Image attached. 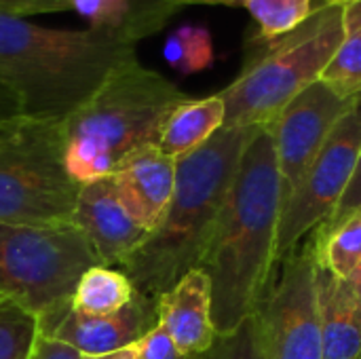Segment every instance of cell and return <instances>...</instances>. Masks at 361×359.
<instances>
[{"mask_svg":"<svg viewBox=\"0 0 361 359\" xmlns=\"http://www.w3.org/2000/svg\"><path fill=\"white\" fill-rule=\"evenodd\" d=\"M281 186L269 125L247 142L233 186L216 222L201 271L212 284L216 334L233 332L250 317L273 275Z\"/></svg>","mask_w":361,"mask_h":359,"instance_id":"1","label":"cell"},{"mask_svg":"<svg viewBox=\"0 0 361 359\" xmlns=\"http://www.w3.org/2000/svg\"><path fill=\"white\" fill-rule=\"evenodd\" d=\"M258 127H222L176 161V186L163 216L118 264L135 292L157 300L201 267L241 154Z\"/></svg>","mask_w":361,"mask_h":359,"instance_id":"2","label":"cell"},{"mask_svg":"<svg viewBox=\"0 0 361 359\" xmlns=\"http://www.w3.org/2000/svg\"><path fill=\"white\" fill-rule=\"evenodd\" d=\"M133 59L135 44L104 30H57L0 13V80L25 118L61 123Z\"/></svg>","mask_w":361,"mask_h":359,"instance_id":"3","label":"cell"},{"mask_svg":"<svg viewBox=\"0 0 361 359\" xmlns=\"http://www.w3.org/2000/svg\"><path fill=\"white\" fill-rule=\"evenodd\" d=\"M184 99L169 78L137 59L121 66L61 121L68 174L78 184L110 176L131 152L159 144L165 118Z\"/></svg>","mask_w":361,"mask_h":359,"instance_id":"4","label":"cell"},{"mask_svg":"<svg viewBox=\"0 0 361 359\" xmlns=\"http://www.w3.org/2000/svg\"><path fill=\"white\" fill-rule=\"evenodd\" d=\"M345 36V6L324 4L300 23L250 57L241 74L218 95L224 127L269 125L300 91L322 78Z\"/></svg>","mask_w":361,"mask_h":359,"instance_id":"5","label":"cell"},{"mask_svg":"<svg viewBox=\"0 0 361 359\" xmlns=\"http://www.w3.org/2000/svg\"><path fill=\"white\" fill-rule=\"evenodd\" d=\"M78 188L66 169L61 123L23 118L0 133V224L66 226Z\"/></svg>","mask_w":361,"mask_h":359,"instance_id":"6","label":"cell"},{"mask_svg":"<svg viewBox=\"0 0 361 359\" xmlns=\"http://www.w3.org/2000/svg\"><path fill=\"white\" fill-rule=\"evenodd\" d=\"M93 264L95 254L72 224H0V296L30 309L40 328L66 313L80 275Z\"/></svg>","mask_w":361,"mask_h":359,"instance_id":"7","label":"cell"},{"mask_svg":"<svg viewBox=\"0 0 361 359\" xmlns=\"http://www.w3.org/2000/svg\"><path fill=\"white\" fill-rule=\"evenodd\" d=\"M315 237L275 262L267 290L252 313L267 359H324L315 292Z\"/></svg>","mask_w":361,"mask_h":359,"instance_id":"8","label":"cell"},{"mask_svg":"<svg viewBox=\"0 0 361 359\" xmlns=\"http://www.w3.org/2000/svg\"><path fill=\"white\" fill-rule=\"evenodd\" d=\"M361 150V95L332 127L302 182L281 207L275 262L292 252L311 231H317L345 195Z\"/></svg>","mask_w":361,"mask_h":359,"instance_id":"9","label":"cell"},{"mask_svg":"<svg viewBox=\"0 0 361 359\" xmlns=\"http://www.w3.org/2000/svg\"><path fill=\"white\" fill-rule=\"evenodd\" d=\"M355 99H345L324 80H315L269 123L279 169L281 207L302 182L332 127L349 112Z\"/></svg>","mask_w":361,"mask_h":359,"instance_id":"10","label":"cell"},{"mask_svg":"<svg viewBox=\"0 0 361 359\" xmlns=\"http://www.w3.org/2000/svg\"><path fill=\"white\" fill-rule=\"evenodd\" d=\"M157 326V300L135 292L131 303L110 315H85L68 307L63 315L40 328V334L76 349L82 358H97L135 347Z\"/></svg>","mask_w":361,"mask_h":359,"instance_id":"11","label":"cell"},{"mask_svg":"<svg viewBox=\"0 0 361 359\" xmlns=\"http://www.w3.org/2000/svg\"><path fill=\"white\" fill-rule=\"evenodd\" d=\"M70 224L104 267H118L148 235L125 209L110 176L80 184Z\"/></svg>","mask_w":361,"mask_h":359,"instance_id":"12","label":"cell"},{"mask_svg":"<svg viewBox=\"0 0 361 359\" xmlns=\"http://www.w3.org/2000/svg\"><path fill=\"white\" fill-rule=\"evenodd\" d=\"M129 216L150 231L163 216L176 186V159L159 146H144L125 157L110 174Z\"/></svg>","mask_w":361,"mask_h":359,"instance_id":"13","label":"cell"},{"mask_svg":"<svg viewBox=\"0 0 361 359\" xmlns=\"http://www.w3.org/2000/svg\"><path fill=\"white\" fill-rule=\"evenodd\" d=\"M157 313L159 326L184 355H201L216 339L212 284L201 269L190 271L169 292L161 294L157 298Z\"/></svg>","mask_w":361,"mask_h":359,"instance_id":"14","label":"cell"},{"mask_svg":"<svg viewBox=\"0 0 361 359\" xmlns=\"http://www.w3.org/2000/svg\"><path fill=\"white\" fill-rule=\"evenodd\" d=\"M315 292L324 359H361V303L317 258Z\"/></svg>","mask_w":361,"mask_h":359,"instance_id":"15","label":"cell"},{"mask_svg":"<svg viewBox=\"0 0 361 359\" xmlns=\"http://www.w3.org/2000/svg\"><path fill=\"white\" fill-rule=\"evenodd\" d=\"M80 4L93 28L137 44L163 30L182 6L197 4V0H80Z\"/></svg>","mask_w":361,"mask_h":359,"instance_id":"16","label":"cell"},{"mask_svg":"<svg viewBox=\"0 0 361 359\" xmlns=\"http://www.w3.org/2000/svg\"><path fill=\"white\" fill-rule=\"evenodd\" d=\"M222 127L224 102L218 93L203 99L188 97L178 104L165 118L157 146L167 157L178 161L203 146Z\"/></svg>","mask_w":361,"mask_h":359,"instance_id":"17","label":"cell"},{"mask_svg":"<svg viewBox=\"0 0 361 359\" xmlns=\"http://www.w3.org/2000/svg\"><path fill=\"white\" fill-rule=\"evenodd\" d=\"M135 296L131 279L118 267H89L70 298V309L85 315H110Z\"/></svg>","mask_w":361,"mask_h":359,"instance_id":"18","label":"cell"},{"mask_svg":"<svg viewBox=\"0 0 361 359\" xmlns=\"http://www.w3.org/2000/svg\"><path fill=\"white\" fill-rule=\"evenodd\" d=\"M345 99L361 95V0L345 6V36L322 78Z\"/></svg>","mask_w":361,"mask_h":359,"instance_id":"19","label":"cell"},{"mask_svg":"<svg viewBox=\"0 0 361 359\" xmlns=\"http://www.w3.org/2000/svg\"><path fill=\"white\" fill-rule=\"evenodd\" d=\"M315 248L319 262L338 279H347L361 264V207L326 237H315Z\"/></svg>","mask_w":361,"mask_h":359,"instance_id":"20","label":"cell"},{"mask_svg":"<svg viewBox=\"0 0 361 359\" xmlns=\"http://www.w3.org/2000/svg\"><path fill=\"white\" fill-rule=\"evenodd\" d=\"M258 23L260 40H275L305 23L313 11V0H237Z\"/></svg>","mask_w":361,"mask_h":359,"instance_id":"21","label":"cell"},{"mask_svg":"<svg viewBox=\"0 0 361 359\" xmlns=\"http://www.w3.org/2000/svg\"><path fill=\"white\" fill-rule=\"evenodd\" d=\"M38 336V317L17 300L0 296V359H30Z\"/></svg>","mask_w":361,"mask_h":359,"instance_id":"22","label":"cell"},{"mask_svg":"<svg viewBox=\"0 0 361 359\" xmlns=\"http://www.w3.org/2000/svg\"><path fill=\"white\" fill-rule=\"evenodd\" d=\"M163 55L167 63L180 74H195L212 66L214 61V44L212 36L201 25H180L173 30L163 47Z\"/></svg>","mask_w":361,"mask_h":359,"instance_id":"23","label":"cell"},{"mask_svg":"<svg viewBox=\"0 0 361 359\" xmlns=\"http://www.w3.org/2000/svg\"><path fill=\"white\" fill-rule=\"evenodd\" d=\"M197 359H267L256 317H245L233 332L216 334L209 349H205Z\"/></svg>","mask_w":361,"mask_h":359,"instance_id":"24","label":"cell"},{"mask_svg":"<svg viewBox=\"0 0 361 359\" xmlns=\"http://www.w3.org/2000/svg\"><path fill=\"white\" fill-rule=\"evenodd\" d=\"M361 207V150H360V159H357V165H355V171H353V178L345 190V195L341 197L334 214L317 229L313 231L315 237H326L328 233H332L338 224H343L353 212H357Z\"/></svg>","mask_w":361,"mask_h":359,"instance_id":"25","label":"cell"},{"mask_svg":"<svg viewBox=\"0 0 361 359\" xmlns=\"http://www.w3.org/2000/svg\"><path fill=\"white\" fill-rule=\"evenodd\" d=\"M133 359H197L190 355H184L173 341L169 339V334L157 326L152 332H148L135 347H133Z\"/></svg>","mask_w":361,"mask_h":359,"instance_id":"26","label":"cell"},{"mask_svg":"<svg viewBox=\"0 0 361 359\" xmlns=\"http://www.w3.org/2000/svg\"><path fill=\"white\" fill-rule=\"evenodd\" d=\"M70 11V0H0V13L11 17L25 15H44Z\"/></svg>","mask_w":361,"mask_h":359,"instance_id":"27","label":"cell"},{"mask_svg":"<svg viewBox=\"0 0 361 359\" xmlns=\"http://www.w3.org/2000/svg\"><path fill=\"white\" fill-rule=\"evenodd\" d=\"M23 108L15 91L0 80V133L15 127L19 121H23Z\"/></svg>","mask_w":361,"mask_h":359,"instance_id":"28","label":"cell"},{"mask_svg":"<svg viewBox=\"0 0 361 359\" xmlns=\"http://www.w3.org/2000/svg\"><path fill=\"white\" fill-rule=\"evenodd\" d=\"M30 359H82V355L76 349H72L55 339L40 334L36 339V345H34Z\"/></svg>","mask_w":361,"mask_h":359,"instance_id":"29","label":"cell"},{"mask_svg":"<svg viewBox=\"0 0 361 359\" xmlns=\"http://www.w3.org/2000/svg\"><path fill=\"white\" fill-rule=\"evenodd\" d=\"M345 284L349 286V290L353 292V296L361 303V264L349 275V277H347V279H345Z\"/></svg>","mask_w":361,"mask_h":359,"instance_id":"30","label":"cell"},{"mask_svg":"<svg viewBox=\"0 0 361 359\" xmlns=\"http://www.w3.org/2000/svg\"><path fill=\"white\" fill-rule=\"evenodd\" d=\"M82 359H133V347H131V349L116 351V353H108V355H97V358H82Z\"/></svg>","mask_w":361,"mask_h":359,"instance_id":"31","label":"cell"},{"mask_svg":"<svg viewBox=\"0 0 361 359\" xmlns=\"http://www.w3.org/2000/svg\"><path fill=\"white\" fill-rule=\"evenodd\" d=\"M355 2H360V0H319V4L317 6H324V4H338V6H349V4H355ZM315 6V8H317Z\"/></svg>","mask_w":361,"mask_h":359,"instance_id":"32","label":"cell"},{"mask_svg":"<svg viewBox=\"0 0 361 359\" xmlns=\"http://www.w3.org/2000/svg\"><path fill=\"white\" fill-rule=\"evenodd\" d=\"M197 4H237V0H197Z\"/></svg>","mask_w":361,"mask_h":359,"instance_id":"33","label":"cell"}]
</instances>
